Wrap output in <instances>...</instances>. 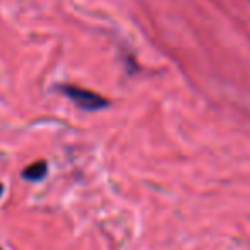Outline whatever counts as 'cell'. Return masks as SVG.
Masks as SVG:
<instances>
[{"label": "cell", "instance_id": "obj_1", "mask_svg": "<svg viewBox=\"0 0 250 250\" xmlns=\"http://www.w3.org/2000/svg\"><path fill=\"white\" fill-rule=\"evenodd\" d=\"M60 91L72 101L76 106H79L84 111H98L103 110L110 104V101L106 98H103L101 94L94 93V91L84 89L79 86H72V84H67V86H60Z\"/></svg>", "mask_w": 250, "mask_h": 250}, {"label": "cell", "instance_id": "obj_2", "mask_svg": "<svg viewBox=\"0 0 250 250\" xmlns=\"http://www.w3.org/2000/svg\"><path fill=\"white\" fill-rule=\"evenodd\" d=\"M46 173H48V165H46L45 160H40L36 163L29 165L26 170H22L21 175L28 182H40L46 177Z\"/></svg>", "mask_w": 250, "mask_h": 250}, {"label": "cell", "instance_id": "obj_3", "mask_svg": "<svg viewBox=\"0 0 250 250\" xmlns=\"http://www.w3.org/2000/svg\"><path fill=\"white\" fill-rule=\"evenodd\" d=\"M2 192H4V185L0 184V195H2Z\"/></svg>", "mask_w": 250, "mask_h": 250}, {"label": "cell", "instance_id": "obj_4", "mask_svg": "<svg viewBox=\"0 0 250 250\" xmlns=\"http://www.w3.org/2000/svg\"><path fill=\"white\" fill-rule=\"evenodd\" d=\"M0 250H2V249H0Z\"/></svg>", "mask_w": 250, "mask_h": 250}, {"label": "cell", "instance_id": "obj_5", "mask_svg": "<svg viewBox=\"0 0 250 250\" xmlns=\"http://www.w3.org/2000/svg\"><path fill=\"white\" fill-rule=\"evenodd\" d=\"M249 2H250V0H249Z\"/></svg>", "mask_w": 250, "mask_h": 250}]
</instances>
